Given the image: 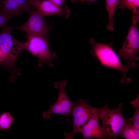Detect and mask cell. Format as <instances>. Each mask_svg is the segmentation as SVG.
<instances>
[{
    "label": "cell",
    "instance_id": "cell-22",
    "mask_svg": "<svg viewBox=\"0 0 139 139\" xmlns=\"http://www.w3.org/2000/svg\"><path fill=\"white\" fill-rule=\"evenodd\" d=\"M1 0H0V1Z\"/></svg>",
    "mask_w": 139,
    "mask_h": 139
},
{
    "label": "cell",
    "instance_id": "cell-20",
    "mask_svg": "<svg viewBox=\"0 0 139 139\" xmlns=\"http://www.w3.org/2000/svg\"><path fill=\"white\" fill-rule=\"evenodd\" d=\"M97 0H80L79 1V3H82L85 1H87L89 2V3H90L94 2Z\"/></svg>",
    "mask_w": 139,
    "mask_h": 139
},
{
    "label": "cell",
    "instance_id": "cell-8",
    "mask_svg": "<svg viewBox=\"0 0 139 139\" xmlns=\"http://www.w3.org/2000/svg\"><path fill=\"white\" fill-rule=\"evenodd\" d=\"M29 15L28 19L22 25L15 27L8 26L10 31L21 30L26 34L40 36L48 40L51 25L47 23L44 17L37 10L33 11Z\"/></svg>",
    "mask_w": 139,
    "mask_h": 139
},
{
    "label": "cell",
    "instance_id": "cell-2",
    "mask_svg": "<svg viewBox=\"0 0 139 139\" xmlns=\"http://www.w3.org/2000/svg\"><path fill=\"white\" fill-rule=\"evenodd\" d=\"M122 104L118 108L110 109L107 105L101 108L99 117L102 121L104 138H114L121 133L127 122L122 113Z\"/></svg>",
    "mask_w": 139,
    "mask_h": 139
},
{
    "label": "cell",
    "instance_id": "cell-13",
    "mask_svg": "<svg viewBox=\"0 0 139 139\" xmlns=\"http://www.w3.org/2000/svg\"><path fill=\"white\" fill-rule=\"evenodd\" d=\"M120 136L126 139H138L139 129H137L130 121L127 119L126 125Z\"/></svg>",
    "mask_w": 139,
    "mask_h": 139
},
{
    "label": "cell",
    "instance_id": "cell-15",
    "mask_svg": "<svg viewBox=\"0 0 139 139\" xmlns=\"http://www.w3.org/2000/svg\"><path fill=\"white\" fill-rule=\"evenodd\" d=\"M134 108L135 111L133 116L128 120L130 121L133 125L139 130V97L138 95L134 101L130 102Z\"/></svg>",
    "mask_w": 139,
    "mask_h": 139
},
{
    "label": "cell",
    "instance_id": "cell-10",
    "mask_svg": "<svg viewBox=\"0 0 139 139\" xmlns=\"http://www.w3.org/2000/svg\"><path fill=\"white\" fill-rule=\"evenodd\" d=\"M0 11L21 15L25 11L30 14L36 10L32 0H2Z\"/></svg>",
    "mask_w": 139,
    "mask_h": 139
},
{
    "label": "cell",
    "instance_id": "cell-18",
    "mask_svg": "<svg viewBox=\"0 0 139 139\" xmlns=\"http://www.w3.org/2000/svg\"><path fill=\"white\" fill-rule=\"evenodd\" d=\"M6 58V56L0 47V63L2 65L4 62Z\"/></svg>",
    "mask_w": 139,
    "mask_h": 139
},
{
    "label": "cell",
    "instance_id": "cell-11",
    "mask_svg": "<svg viewBox=\"0 0 139 139\" xmlns=\"http://www.w3.org/2000/svg\"><path fill=\"white\" fill-rule=\"evenodd\" d=\"M99 113L94 115L84 126L81 132L83 139H104L103 129L99 123Z\"/></svg>",
    "mask_w": 139,
    "mask_h": 139
},
{
    "label": "cell",
    "instance_id": "cell-3",
    "mask_svg": "<svg viewBox=\"0 0 139 139\" xmlns=\"http://www.w3.org/2000/svg\"><path fill=\"white\" fill-rule=\"evenodd\" d=\"M0 33V47L6 56V59L2 65L9 69L11 77L17 74L15 69L16 60L23 49L22 42L16 39L10 33L8 26L2 27Z\"/></svg>",
    "mask_w": 139,
    "mask_h": 139
},
{
    "label": "cell",
    "instance_id": "cell-7",
    "mask_svg": "<svg viewBox=\"0 0 139 139\" xmlns=\"http://www.w3.org/2000/svg\"><path fill=\"white\" fill-rule=\"evenodd\" d=\"M67 83L65 80L54 82L55 87L59 90V95L54 104L50 105V108L48 110L43 112V116L46 120L49 119L51 114H60L64 115L67 122L70 124L67 116L71 113L74 102L71 101L65 92V88Z\"/></svg>",
    "mask_w": 139,
    "mask_h": 139
},
{
    "label": "cell",
    "instance_id": "cell-1",
    "mask_svg": "<svg viewBox=\"0 0 139 139\" xmlns=\"http://www.w3.org/2000/svg\"><path fill=\"white\" fill-rule=\"evenodd\" d=\"M89 42L92 48V53L102 65L118 70L122 72L121 82L128 83L131 81V78L127 77V74L131 68L136 67L137 64L135 62L128 60L126 65H123L111 47L113 43L107 44L99 43L92 38L90 39Z\"/></svg>",
    "mask_w": 139,
    "mask_h": 139
},
{
    "label": "cell",
    "instance_id": "cell-14",
    "mask_svg": "<svg viewBox=\"0 0 139 139\" xmlns=\"http://www.w3.org/2000/svg\"><path fill=\"white\" fill-rule=\"evenodd\" d=\"M120 8H127L133 14L139 13V0H119L118 4Z\"/></svg>",
    "mask_w": 139,
    "mask_h": 139
},
{
    "label": "cell",
    "instance_id": "cell-23",
    "mask_svg": "<svg viewBox=\"0 0 139 139\" xmlns=\"http://www.w3.org/2000/svg\"></svg>",
    "mask_w": 139,
    "mask_h": 139
},
{
    "label": "cell",
    "instance_id": "cell-9",
    "mask_svg": "<svg viewBox=\"0 0 139 139\" xmlns=\"http://www.w3.org/2000/svg\"><path fill=\"white\" fill-rule=\"evenodd\" d=\"M32 1L37 11L44 17L57 15L68 18L70 15V10L67 6L62 7L49 0H32Z\"/></svg>",
    "mask_w": 139,
    "mask_h": 139
},
{
    "label": "cell",
    "instance_id": "cell-12",
    "mask_svg": "<svg viewBox=\"0 0 139 139\" xmlns=\"http://www.w3.org/2000/svg\"><path fill=\"white\" fill-rule=\"evenodd\" d=\"M119 0H105V6L108 18V21L106 28L109 31H113L114 29V16L116 7Z\"/></svg>",
    "mask_w": 139,
    "mask_h": 139
},
{
    "label": "cell",
    "instance_id": "cell-4",
    "mask_svg": "<svg viewBox=\"0 0 139 139\" xmlns=\"http://www.w3.org/2000/svg\"><path fill=\"white\" fill-rule=\"evenodd\" d=\"M100 109L91 106L83 100L74 102L71 113L73 121V130L71 132H65V139H72L75 134L81 133L85 124L94 115L99 113Z\"/></svg>",
    "mask_w": 139,
    "mask_h": 139
},
{
    "label": "cell",
    "instance_id": "cell-16",
    "mask_svg": "<svg viewBox=\"0 0 139 139\" xmlns=\"http://www.w3.org/2000/svg\"><path fill=\"white\" fill-rule=\"evenodd\" d=\"M14 120V118L9 112H4L0 115V129H7L11 127Z\"/></svg>",
    "mask_w": 139,
    "mask_h": 139
},
{
    "label": "cell",
    "instance_id": "cell-5",
    "mask_svg": "<svg viewBox=\"0 0 139 139\" xmlns=\"http://www.w3.org/2000/svg\"><path fill=\"white\" fill-rule=\"evenodd\" d=\"M139 20V13L133 14L132 23L125 40L117 54L123 59L137 61L139 57L137 54L139 51V32L137 23Z\"/></svg>",
    "mask_w": 139,
    "mask_h": 139
},
{
    "label": "cell",
    "instance_id": "cell-21",
    "mask_svg": "<svg viewBox=\"0 0 139 139\" xmlns=\"http://www.w3.org/2000/svg\"><path fill=\"white\" fill-rule=\"evenodd\" d=\"M80 0H72L71 1V2H76L78 1H79Z\"/></svg>",
    "mask_w": 139,
    "mask_h": 139
},
{
    "label": "cell",
    "instance_id": "cell-17",
    "mask_svg": "<svg viewBox=\"0 0 139 139\" xmlns=\"http://www.w3.org/2000/svg\"><path fill=\"white\" fill-rule=\"evenodd\" d=\"M18 15H20L17 13L0 11V28L6 25L7 22L13 17Z\"/></svg>",
    "mask_w": 139,
    "mask_h": 139
},
{
    "label": "cell",
    "instance_id": "cell-6",
    "mask_svg": "<svg viewBox=\"0 0 139 139\" xmlns=\"http://www.w3.org/2000/svg\"><path fill=\"white\" fill-rule=\"evenodd\" d=\"M26 41L22 42L23 49H25L38 57L40 63L52 66L54 55L51 53L48 40L39 36L26 34Z\"/></svg>",
    "mask_w": 139,
    "mask_h": 139
},
{
    "label": "cell",
    "instance_id": "cell-19",
    "mask_svg": "<svg viewBox=\"0 0 139 139\" xmlns=\"http://www.w3.org/2000/svg\"><path fill=\"white\" fill-rule=\"evenodd\" d=\"M49 0L56 4L62 6L64 2L67 0ZM71 1L72 0H70Z\"/></svg>",
    "mask_w": 139,
    "mask_h": 139
}]
</instances>
